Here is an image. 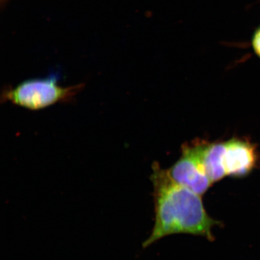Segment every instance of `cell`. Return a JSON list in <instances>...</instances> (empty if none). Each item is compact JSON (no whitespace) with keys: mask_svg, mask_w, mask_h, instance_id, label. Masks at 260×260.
<instances>
[{"mask_svg":"<svg viewBox=\"0 0 260 260\" xmlns=\"http://www.w3.org/2000/svg\"><path fill=\"white\" fill-rule=\"evenodd\" d=\"M154 185L155 222L144 248L162 237L176 233H188L214 238L212 229L220 223L208 215L201 196L172 180L167 170L154 164L151 176Z\"/></svg>","mask_w":260,"mask_h":260,"instance_id":"cell-1","label":"cell"},{"mask_svg":"<svg viewBox=\"0 0 260 260\" xmlns=\"http://www.w3.org/2000/svg\"><path fill=\"white\" fill-rule=\"evenodd\" d=\"M57 75L42 79L23 81L15 87H7L3 90L1 102L31 110L46 108L57 103L73 102L75 96L84 88V84L63 87L58 84Z\"/></svg>","mask_w":260,"mask_h":260,"instance_id":"cell-2","label":"cell"},{"mask_svg":"<svg viewBox=\"0 0 260 260\" xmlns=\"http://www.w3.org/2000/svg\"><path fill=\"white\" fill-rule=\"evenodd\" d=\"M167 171L177 183L200 196L206 193L213 184L190 144L183 145L180 160Z\"/></svg>","mask_w":260,"mask_h":260,"instance_id":"cell-3","label":"cell"},{"mask_svg":"<svg viewBox=\"0 0 260 260\" xmlns=\"http://www.w3.org/2000/svg\"><path fill=\"white\" fill-rule=\"evenodd\" d=\"M223 165L226 175L242 177L251 173L258 162L255 145L240 139L225 142Z\"/></svg>","mask_w":260,"mask_h":260,"instance_id":"cell-4","label":"cell"},{"mask_svg":"<svg viewBox=\"0 0 260 260\" xmlns=\"http://www.w3.org/2000/svg\"><path fill=\"white\" fill-rule=\"evenodd\" d=\"M190 144L200 158L205 172L212 183L226 176L223 165L225 142L209 143L196 141Z\"/></svg>","mask_w":260,"mask_h":260,"instance_id":"cell-5","label":"cell"},{"mask_svg":"<svg viewBox=\"0 0 260 260\" xmlns=\"http://www.w3.org/2000/svg\"><path fill=\"white\" fill-rule=\"evenodd\" d=\"M252 44L255 53L260 57V26L253 36Z\"/></svg>","mask_w":260,"mask_h":260,"instance_id":"cell-6","label":"cell"}]
</instances>
